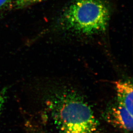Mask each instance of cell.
Listing matches in <instances>:
<instances>
[{
	"label": "cell",
	"instance_id": "1",
	"mask_svg": "<svg viewBox=\"0 0 133 133\" xmlns=\"http://www.w3.org/2000/svg\"><path fill=\"white\" fill-rule=\"evenodd\" d=\"M45 103L59 133H99V124L93 110L75 90H53L48 94Z\"/></svg>",
	"mask_w": 133,
	"mask_h": 133
},
{
	"label": "cell",
	"instance_id": "2",
	"mask_svg": "<svg viewBox=\"0 0 133 133\" xmlns=\"http://www.w3.org/2000/svg\"><path fill=\"white\" fill-rule=\"evenodd\" d=\"M111 10L103 0H73L60 13L57 27L61 31L92 36L107 30Z\"/></svg>",
	"mask_w": 133,
	"mask_h": 133
},
{
	"label": "cell",
	"instance_id": "3",
	"mask_svg": "<svg viewBox=\"0 0 133 133\" xmlns=\"http://www.w3.org/2000/svg\"><path fill=\"white\" fill-rule=\"evenodd\" d=\"M105 120L115 127L126 132L133 130V115L117 102L109 106L104 113Z\"/></svg>",
	"mask_w": 133,
	"mask_h": 133
},
{
	"label": "cell",
	"instance_id": "4",
	"mask_svg": "<svg viewBox=\"0 0 133 133\" xmlns=\"http://www.w3.org/2000/svg\"><path fill=\"white\" fill-rule=\"evenodd\" d=\"M117 102L133 115V85L130 81L119 80L115 82Z\"/></svg>",
	"mask_w": 133,
	"mask_h": 133
},
{
	"label": "cell",
	"instance_id": "5",
	"mask_svg": "<svg viewBox=\"0 0 133 133\" xmlns=\"http://www.w3.org/2000/svg\"><path fill=\"white\" fill-rule=\"evenodd\" d=\"M44 1V0H17L16 2V6L17 9H21Z\"/></svg>",
	"mask_w": 133,
	"mask_h": 133
},
{
	"label": "cell",
	"instance_id": "6",
	"mask_svg": "<svg viewBox=\"0 0 133 133\" xmlns=\"http://www.w3.org/2000/svg\"><path fill=\"white\" fill-rule=\"evenodd\" d=\"M8 89V87H6L0 91V114L6 99Z\"/></svg>",
	"mask_w": 133,
	"mask_h": 133
},
{
	"label": "cell",
	"instance_id": "7",
	"mask_svg": "<svg viewBox=\"0 0 133 133\" xmlns=\"http://www.w3.org/2000/svg\"><path fill=\"white\" fill-rule=\"evenodd\" d=\"M10 1V0H0V8L7 5Z\"/></svg>",
	"mask_w": 133,
	"mask_h": 133
},
{
	"label": "cell",
	"instance_id": "8",
	"mask_svg": "<svg viewBox=\"0 0 133 133\" xmlns=\"http://www.w3.org/2000/svg\"><path fill=\"white\" fill-rule=\"evenodd\" d=\"M36 133H45V132H43V131H38V132H37Z\"/></svg>",
	"mask_w": 133,
	"mask_h": 133
}]
</instances>
